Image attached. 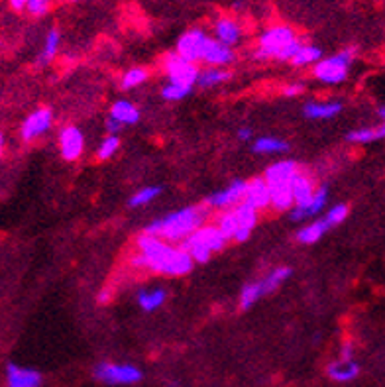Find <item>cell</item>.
Wrapping results in <instances>:
<instances>
[{
    "mask_svg": "<svg viewBox=\"0 0 385 387\" xmlns=\"http://www.w3.org/2000/svg\"><path fill=\"white\" fill-rule=\"evenodd\" d=\"M289 150V144L285 140L270 138L261 136L254 142V152L256 153H283Z\"/></svg>",
    "mask_w": 385,
    "mask_h": 387,
    "instance_id": "27",
    "label": "cell"
},
{
    "mask_svg": "<svg viewBox=\"0 0 385 387\" xmlns=\"http://www.w3.org/2000/svg\"><path fill=\"white\" fill-rule=\"evenodd\" d=\"M291 189H293V199H295V205H307L313 197H315L316 189L313 185V181L309 175H305L302 171H297V175L293 177L291 183Z\"/></svg>",
    "mask_w": 385,
    "mask_h": 387,
    "instance_id": "18",
    "label": "cell"
},
{
    "mask_svg": "<svg viewBox=\"0 0 385 387\" xmlns=\"http://www.w3.org/2000/svg\"><path fill=\"white\" fill-rule=\"evenodd\" d=\"M360 373V366H358L354 360H338V362H332L329 366V375L330 379L334 382H352L354 377H358Z\"/></svg>",
    "mask_w": 385,
    "mask_h": 387,
    "instance_id": "20",
    "label": "cell"
},
{
    "mask_svg": "<svg viewBox=\"0 0 385 387\" xmlns=\"http://www.w3.org/2000/svg\"><path fill=\"white\" fill-rule=\"evenodd\" d=\"M206 217H208V205H197V207H185L167 214L160 221L151 222L146 226V232L162 238L169 244L175 242H185L191 234H195L201 226H205Z\"/></svg>",
    "mask_w": 385,
    "mask_h": 387,
    "instance_id": "2",
    "label": "cell"
},
{
    "mask_svg": "<svg viewBox=\"0 0 385 387\" xmlns=\"http://www.w3.org/2000/svg\"><path fill=\"white\" fill-rule=\"evenodd\" d=\"M146 79H148V71L142 69V67H134V69H128L124 73L122 81H120V87H122L124 91H130V89L140 87Z\"/></svg>",
    "mask_w": 385,
    "mask_h": 387,
    "instance_id": "34",
    "label": "cell"
},
{
    "mask_svg": "<svg viewBox=\"0 0 385 387\" xmlns=\"http://www.w3.org/2000/svg\"><path fill=\"white\" fill-rule=\"evenodd\" d=\"M228 79H230L228 71L220 69V67H208V69L201 71L197 83H199V87H203V89H208V87H217V85L224 83Z\"/></svg>",
    "mask_w": 385,
    "mask_h": 387,
    "instance_id": "28",
    "label": "cell"
},
{
    "mask_svg": "<svg viewBox=\"0 0 385 387\" xmlns=\"http://www.w3.org/2000/svg\"><path fill=\"white\" fill-rule=\"evenodd\" d=\"M8 4H10L12 10H18V12L28 8V0H8Z\"/></svg>",
    "mask_w": 385,
    "mask_h": 387,
    "instance_id": "41",
    "label": "cell"
},
{
    "mask_svg": "<svg viewBox=\"0 0 385 387\" xmlns=\"http://www.w3.org/2000/svg\"><path fill=\"white\" fill-rule=\"evenodd\" d=\"M291 276V269L289 267H275L272 274H267V277H263L261 279V283H263V289H265V295L267 293H272L275 291L287 277Z\"/></svg>",
    "mask_w": 385,
    "mask_h": 387,
    "instance_id": "31",
    "label": "cell"
},
{
    "mask_svg": "<svg viewBox=\"0 0 385 387\" xmlns=\"http://www.w3.org/2000/svg\"><path fill=\"white\" fill-rule=\"evenodd\" d=\"M234 212H236V219H238L240 228H244V230H250V232H252V228H254L256 222H258V208H254L252 205H248V203L242 201L240 205L234 207Z\"/></svg>",
    "mask_w": 385,
    "mask_h": 387,
    "instance_id": "26",
    "label": "cell"
},
{
    "mask_svg": "<svg viewBox=\"0 0 385 387\" xmlns=\"http://www.w3.org/2000/svg\"><path fill=\"white\" fill-rule=\"evenodd\" d=\"M98 301H100V303H107V301H109V293H107V291L100 293V295H98Z\"/></svg>",
    "mask_w": 385,
    "mask_h": 387,
    "instance_id": "44",
    "label": "cell"
},
{
    "mask_svg": "<svg viewBox=\"0 0 385 387\" xmlns=\"http://www.w3.org/2000/svg\"><path fill=\"white\" fill-rule=\"evenodd\" d=\"M162 193V189L160 187H155V185H148V187H144V189H140L136 195H132V199H130V207H146L148 203H151L153 199H157V195Z\"/></svg>",
    "mask_w": 385,
    "mask_h": 387,
    "instance_id": "33",
    "label": "cell"
},
{
    "mask_svg": "<svg viewBox=\"0 0 385 387\" xmlns=\"http://www.w3.org/2000/svg\"><path fill=\"white\" fill-rule=\"evenodd\" d=\"M59 32L57 30H50V34H47V38H45V43H43V52H41V56L38 57V65H47L52 59L55 57L57 54V49H59Z\"/></svg>",
    "mask_w": 385,
    "mask_h": 387,
    "instance_id": "30",
    "label": "cell"
},
{
    "mask_svg": "<svg viewBox=\"0 0 385 387\" xmlns=\"http://www.w3.org/2000/svg\"><path fill=\"white\" fill-rule=\"evenodd\" d=\"M354 56H356V49L346 47L336 56L320 59L313 69L315 79L327 85L342 83L344 79L348 77V69H350V63L354 61Z\"/></svg>",
    "mask_w": 385,
    "mask_h": 387,
    "instance_id": "6",
    "label": "cell"
},
{
    "mask_svg": "<svg viewBox=\"0 0 385 387\" xmlns=\"http://www.w3.org/2000/svg\"><path fill=\"white\" fill-rule=\"evenodd\" d=\"M238 138L242 140V142H248V140L252 138V130L250 128H240L238 130Z\"/></svg>",
    "mask_w": 385,
    "mask_h": 387,
    "instance_id": "42",
    "label": "cell"
},
{
    "mask_svg": "<svg viewBox=\"0 0 385 387\" xmlns=\"http://www.w3.org/2000/svg\"><path fill=\"white\" fill-rule=\"evenodd\" d=\"M263 295H265V289H263V283H261V281L248 283V285H244L242 293H240V307L246 311V309H250L258 299H261Z\"/></svg>",
    "mask_w": 385,
    "mask_h": 387,
    "instance_id": "29",
    "label": "cell"
},
{
    "mask_svg": "<svg viewBox=\"0 0 385 387\" xmlns=\"http://www.w3.org/2000/svg\"><path fill=\"white\" fill-rule=\"evenodd\" d=\"M165 301V291L155 287V289H144L138 293V305L146 311V313H153L157 311Z\"/></svg>",
    "mask_w": 385,
    "mask_h": 387,
    "instance_id": "23",
    "label": "cell"
},
{
    "mask_svg": "<svg viewBox=\"0 0 385 387\" xmlns=\"http://www.w3.org/2000/svg\"><path fill=\"white\" fill-rule=\"evenodd\" d=\"M52 6V0H28V12L32 16H43Z\"/></svg>",
    "mask_w": 385,
    "mask_h": 387,
    "instance_id": "38",
    "label": "cell"
},
{
    "mask_svg": "<svg viewBox=\"0 0 385 387\" xmlns=\"http://www.w3.org/2000/svg\"><path fill=\"white\" fill-rule=\"evenodd\" d=\"M302 91H305V85L291 83L283 89V95H285V97H299Z\"/></svg>",
    "mask_w": 385,
    "mask_h": 387,
    "instance_id": "39",
    "label": "cell"
},
{
    "mask_svg": "<svg viewBox=\"0 0 385 387\" xmlns=\"http://www.w3.org/2000/svg\"><path fill=\"white\" fill-rule=\"evenodd\" d=\"M203 61H205L208 67H226L234 61V52L230 45L219 42L217 38H210L208 43H206L205 56H203Z\"/></svg>",
    "mask_w": 385,
    "mask_h": 387,
    "instance_id": "13",
    "label": "cell"
},
{
    "mask_svg": "<svg viewBox=\"0 0 385 387\" xmlns=\"http://www.w3.org/2000/svg\"><path fill=\"white\" fill-rule=\"evenodd\" d=\"M118 146H120V140H118V136H114V134H110V136H107V138L100 142V146H98V150H96V157L98 159H110L114 153H116V150H118Z\"/></svg>",
    "mask_w": 385,
    "mask_h": 387,
    "instance_id": "35",
    "label": "cell"
},
{
    "mask_svg": "<svg viewBox=\"0 0 385 387\" xmlns=\"http://www.w3.org/2000/svg\"><path fill=\"white\" fill-rule=\"evenodd\" d=\"M6 384L8 387H40L41 373L16 364L6 366Z\"/></svg>",
    "mask_w": 385,
    "mask_h": 387,
    "instance_id": "16",
    "label": "cell"
},
{
    "mask_svg": "<svg viewBox=\"0 0 385 387\" xmlns=\"http://www.w3.org/2000/svg\"><path fill=\"white\" fill-rule=\"evenodd\" d=\"M136 246L138 256L132 258V263L136 267H144V269H150V272L167 277L185 276L192 269L195 260L181 246L175 248L169 242H165L150 232L138 236Z\"/></svg>",
    "mask_w": 385,
    "mask_h": 387,
    "instance_id": "1",
    "label": "cell"
},
{
    "mask_svg": "<svg viewBox=\"0 0 385 387\" xmlns=\"http://www.w3.org/2000/svg\"><path fill=\"white\" fill-rule=\"evenodd\" d=\"M327 201H329V189L327 187H318L315 197L307 205H295L291 208V221L301 222L305 219H309V217L320 214V210H324V207H327Z\"/></svg>",
    "mask_w": 385,
    "mask_h": 387,
    "instance_id": "14",
    "label": "cell"
},
{
    "mask_svg": "<svg viewBox=\"0 0 385 387\" xmlns=\"http://www.w3.org/2000/svg\"><path fill=\"white\" fill-rule=\"evenodd\" d=\"M380 116H382V118L385 120V107H382V109H380Z\"/></svg>",
    "mask_w": 385,
    "mask_h": 387,
    "instance_id": "45",
    "label": "cell"
},
{
    "mask_svg": "<svg viewBox=\"0 0 385 387\" xmlns=\"http://www.w3.org/2000/svg\"><path fill=\"white\" fill-rule=\"evenodd\" d=\"M342 360H352V344L342 346Z\"/></svg>",
    "mask_w": 385,
    "mask_h": 387,
    "instance_id": "43",
    "label": "cell"
},
{
    "mask_svg": "<svg viewBox=\"0 0 385 387\" xmlns=\"http://www.w3.org/2000/svg\"><path fill=\"white\" fill-rule=\"evenodd\" d=\"M164 69L169 83L187 85V87H192L197 83L199 75H201V71L197 69V63L191 61V59H187V57L179 56L177 52L165 56Z\"/></svg>",
    "mask_w": 385,
    "mask_h": 387,
    "instance_id": "8",
    "label": "cell"
},
{
    "mask_svg": "<svg viewBox=\"0 0 385 387\" xmlns=\"http://www.w3.org/2000/svg\"><path fill=\"white\" fill-rule=\"evenodd\" d=\"M297 166L295 162H277L274 166L265 169L263 179L267 181L270 191H272V207L275 210H291L295 207V199H293V189L291 183L293 177L297 175Z\"/></svg>",
    "mask_w": 385,
    "mask_h": 387,
    "instance_id": "4",
    "label": "cell"
},
{
    "mask_svg": "<svg viewBox=\"0 0 385 387\" xmlns=\"http://www.w3.org/2000/svg\"><path fill=\"white\" fill-rule=\"evenodd\" d=\"M52 122H54V114H52L50 109H38V111H34L28 116L26 120H24V124H22V130H20L22 140L32 142V140H36L38 136H43V134L52 128Z\"/></svg>",
    "mask_w": 385,
    "mask_h": 387,
    "instance_id": "11",
    "label": "cell"
},
{
    "mask_svg": "<svg viewBox=\"0 0 385 387\" xmlns=\"http://www.w3.org/2000/svg\"><path fill=\"white\" fill-rule=\"evenodd\" d=\"M320 59H322V52L316 45H305L302 43L297 56L291 59V63L295 67H307V65H316Z\"/></svg>",
    "mask_w": 385,
    "mask_h": 387,
    "instance_id": "25",
    "label": "cell"
},
{
    "mask_svg": "<svg viewBox=\"0 0 385 387\" xmlns=\"http://www.w3.org/2000/svg\"><path fill=\"white\" fill-rule=\"evenodd\" d=\"M246 181H232L226 189H222L219 193L210 195L205 203L212 208H230L240 205L246 197Z\"/></svg>",
    "mask_w": 385,
    "mask_h": 387,
    "instance_id": "10",
    "label": "cell"
},
{
    "mask_svg": "<svg viewBox=\"0 0 385 387\" xmlns=\"http://www.w3.org/2000/svg\"><path fill=\"white\" fill-rule=\"evenodd\" d=\"M346 217H348V207H346V205H336V207L327 210L324 221L329 222V226H338L340 222H344Z\"/></svg>",
    "mask_w": 385,
    "mask_h": 387,
    "instance_id": "37",
    "label": "cell"
},
{
    "mask_svg": "<svg viewBox=\"0 0 385 387\" xmlns=\"http://www.w3.org/2000/svg\"><path fill=\"white\" fill-rule=\"evenodd\" d=\"M95 377L107 386H132L142 379V372L132 364L100 362L95 366Z\"/></svg>",
    "mask_w": 385,
    "mask_h": 387,
    "instance_id": "7",
    "label": "cell"
},
{
    "mask_svg": "<svg viewBox=\"0 0 385 387\" xmlns=\"http://www.w3.org/2000/svg\"><path fill=\"white\" fill-rule=\"evenodd\" d=\"M189 93H191V87H187V85L167 83L162 89V97L167 98V100H183Z\"/></svg>",
    "mask_w": 385,
    "mask_h": 387,
    "instance_id": "36",
    "label": "cell"
},
{
    "mask_svg": "<svg viewBox=\"0 0 385 387\" xmlns=\"http://www.w3.org/2000/svg\"><path fill=\"white\" fill-rule=\"evenodd\" d=\"M342 104L340 102H307L302 107V114L313 120H329L340 114Z\"/></svg>",
    "mask_w": 385,
    "mask_h": 387,
    "instance_id": "19",
    "label": "cell"
},
{
    "mask_svg": "<svg viewBox=\"0 0 385 387\" xmlns=\"http://www.w3.org/2000/svg\"><path fill=\"white\" fill-rule=\"evenodd\" d=\"M385 138V120L384 124L380 126H370V128H358V130H352L346 140L352 142V144H370V142H375V140H384Z\"/></svg>",
    "mask_w": 385,
    "mask_h": 387,
    "instance_id": "22",
    "label": "cell"
},
{
    "mask_svg": "<svg viewBox=\"0 0 385 387\" xmlns=\"http://www.w3.org/2000/svg\"><path fill=\"white\" fill-rule=\"evenodd\" d=\"M302 43L295 38V32L287 26H272L260 36L256 57L258 59H279L291 61L301 49Z\"/></svg>",
    "mask_w": 385,
    "mask_h": 387,
    "instance_id": "3",
    "label": "cell"
},
{
    "mask_svg": "<svg viewBox=\"0 0 385 387\" xmlns=\"http://www.w3.org/2000/svg\"><path fill=\"white\" fill-rule=\"evenodd\" d=\"M244 203L252 205L258 210L272 207V191H270V185L263 177H256L248 183L246 187V197H244Z\"/></svg>",
    "mask_w": 385,
    "mask_h": 387,
    "instance_id": "15",
    "label": "cell"
},
{
    "mask_svg": "<svg viewBox=\"0 0 385 387\" xmlns=\"http://www.w3.org/2000/svg\"><path fill=\"white\" fill-rule=\"evenodd\" d=\"M59 148H61V155L67 162H77L81 157L82 148H85V138L82 132L75 126H63L59 132Z\"/></svg>",
    "mask_w": 385,
    "mask_h": 387,
    "instance_id": "12",
    "label": "cell"
},
{
    "mask_svg": "<svg viewBox=\"0 0 385 387\" xmlns=\"http://www.w3.org/2000/svg\"><path fill=\"white\" fill-rule=\"evenodd\" d=\"M217 226L220 228V232L226 236L228 240L236 236L238 232V228H240V224H238V219H236V212L234 210H226V212H222L219 217V222H217Z\"/></svg>",
    "mask_w": 385,
    "mask_h": 387,
    "instance_id": "32",
    "label": "cell"
},
{
    "mask_svg": "<svg viewBox=\"0 0 385 387\" xmlns=\"http://www.w3.org/2000/svg\"><path fill=\"white\" fill-rule=\"evenodd\" d=\"M329 222L324 221H315L313 224H309V226H302L301 230L297 232V242H301V244H315L318 242V238L320 236H324V232L329 230Z\"/></svg>",
    "mask_w": 385,
    "mask_h": 387,
    "instance_id": "24",
    "label": "cell"
},
{
    "mask_svg": "<svg viewBox=\"0 0 385 387\" xmlns=\"http://www.w3.org/2000/svg\"><path fill=\"white\" fill-rule=\"evenodd\" d=\"M110 116L116 118L120 124L130 126L136 124L138 120H140V111H138L136 104H132L130 100H116L110 107Z\"/></svg>",
    "mask_w": 385,
    "mask_h": 387,
    "instance_id": "21",
    "label": "cell"
},
{
    "mask_svg": "<svg viewBox=\"0 0 385 387\" xmlns=\"http://www.w3.org/2000/svg\"><path fill=\"white\" fill-rule=\"evenodd\" d=\"M208 36H206L203 30H189L185 32L177 42V54L179 56L187 57L191 61H203L205 56L206 43H208Z\"/></svg>",
    "mask_w": 385,
    "mask_h": 387,
    "instance_id": "9",
    "label": "cell"
},
{
    "mask_svg": "<svg viewBox=\"0 0 385 387\" xmlns=\"http://www.w3.org/2000/svg\"><path fill=\"white\" fill-rule=\"evenodd\" d=\"M214 36L217 40L226 45H236L240 42V36H242V30H240V24L234 20V18H228V16H222L217 20L214 24Z\"/></svg>",
    "mask_w": 385,
    "mask_h": 387,
    "instance_id": "17",
    "label": "cell"
},
{
    "mask_svg": "<svg viewBox=\"0 0 385 387\" xmlns=\"http://www.w3.org/2000/svg\"><path fill=\"white\" fill-rule=\"evenodd\" d=\"M226 236L220 232L219 226H201L195 234H191L179 246L185 250L197 263H205L210 260V254L220 252L226 246Z\"/></svg>",
    "mask_w": 385,
    "mask_h": 387,
    "instance_id": "5",
    "label": "cell"
},
{
    "mask_svg": "<svg viewBox=\"0 0 385 387\" xmlns=\"http://www.w3.org/2000/svg\"><path fill=\"white\" fill-rule=\"evenodd\" d=\"M104 126H107V132H110V134H114V136H116V134H118V132L122 130L124 124H120V122H118L116 118L109 116V118H107V122H104Z\"/></svg>",
    "mask_w": 385,
    "mask_h": 387,
    "instance_id": "40",
    "label": "cell"
}]
</instances>
